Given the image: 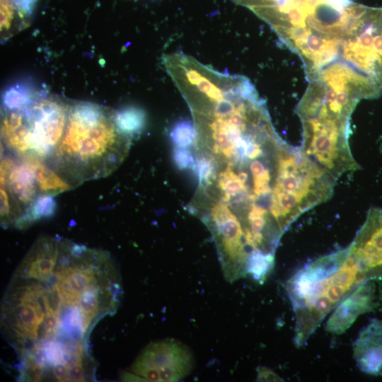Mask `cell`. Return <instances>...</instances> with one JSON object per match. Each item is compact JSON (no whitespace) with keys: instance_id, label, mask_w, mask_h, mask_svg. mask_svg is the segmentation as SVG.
<instances>
[{"instance_id":"6da1fadb","label":"cell","mask_w":382,"mask_h":382,"mask_svg":"<svg viewBox=\"0 0 382 382\" xmlns=\"http://www.w3.org/2000/svg\"><path fill=\"white\" fill-rule=\"evenodd\" d=\"M109 253L59 236L39 237L14 270L1 306L4 338L23 381H92L91 332L121 303Z\"/></svg>"},{"instance_id":"7a4b0ae2","label":"cell","mask_w":382,"mask_h":382,"mask_svg":"<svg viewBox=\"0 0 382 382\" xmlns=\"http://www.w3.org/2000/svg\"><path fill=\"white\" fill-rule=\"evenodd\" d=\"M115 115L108 107L70 100L62 137L45 163L75 186L110 175L132 139L119 128Z\"/></svg>"},{"instance_id":"3957f363","label":"cell","mask_w":382,"mask_h":382,"mask_svg":"<svg viewBox=\"0 0 382 382\" xmlns=\"http://www.w3.org/2000/svg\"><path fill=\"white\" fill-rule=\"evenodd\" d=\"M366 280L348 247L321 256L294 273L285 289L295 316V345L306 344L328 313Z\"/></svg>"},{"instance_id":"277c9868","label":"cell","mask_w":382,"mask_h":382,"mask_svg":"<svg viewBox=\"0 0 382 382\" xmlns=\"http://www.w3.org/2000/svg\"><path fill=\"white\" fill-rule=\"evenodd\" d=\"M69 101L24 86L10 88L2 99L3 145L20 158L46 162L63 134Z\"/></svg>"},{"instance_id":"5b68a950","label":"cell","mask_w":382,"mask_h":382,"mask_svg":"<svg viewBox=\"0 0 382 382\" xmlns=\"http://www.w3.org/2000/svg\"><path fill=\"white\" fill-rule=\"evenodd\" d=\"M194 365L190 348L175 339L149 344L134 359L124 381L175 382L185 378Z\"/></svg>"},{"instance_id":"8992f818","label":"cell","mask_w":382,"mask_h":382,"mask_svg":"<svg viewBox=\"0 0 382 382\" xmlns=\"http://www.w3.org/2000/svg\"><path fill=\"white\" fill-rule=\"evenodd\" d=\"M348 250L367 279L382 277V208L369 210Z\"/></svg>"},{"instance_id":"52a82bcc","label":"cell","mask_w":382,"mask_h":382,"mask_svg":"<svg viewBox=\"0 0 382 382\" xmlns=\"http://www.w3.org/2000/svg\"><path fill=\"white\" fill-rule=\"evenodd\" d=\"M382 305V285L376 279L365 281L345 296L335 308L325 328L332 334L346 331L361 314Z\"/></svg>"},{"instance_id":"ba28073f","label":"cell","mask_w":382,"mask_h":382,"mask_svg":"<svg viewBox=\"0 0 382 382\" xmlns=\"http://www.w3.org/2000/svg\"><path fill=\"white\" fill-rule=\"evenodd\" d=\"M353 356L363 372L375 376L382 373V320L373 319L361 330L353 343Z\"/></svg>"},{"instance_id":"9c48e42d","label":"cell","mask_w":382,"mask_h":382,"mask_svg":"<svg viewBox=\"0 0 382 382\" xmlns=\"http://www.w3.org/2000/svg\"><path fill=\"white\" fill-rule=\"evenodd\" d=\"M37 0H1V42L26 28Z\"/></svg>"},{"instance_id":"30bf717a","label":"cell","mask_w":382,"mask_h":382,"mask_svg":"<svg viewBox=\"0 0 382 382\" xmlns=\"http://www.w3.org/2000/svg\"><path fill=\"white\" fill-rule=\"evenodd\" d=\"M27 159L30 161L33 168L40 195L54 197L76 187L45 162L32 158Z\"/></svg>"},{"instance_id":"8fae6325","label":"cell","mask_w":382,"mask_h":382,"mask_svg":"<svg viewBox=\"0 0 382 382\" xmlns=\"http://www.w3.org/2000/svg\"><path fill=\"white\" fill-rule=\"evenodd\" d=\"M115 117L119 128L132 139L144 127L145 113L138 108L128 107L116 110Z\"/></svg>"},{"instance_id":"7c38bea8","label":"cell","mask_w":382,"mask_h":382,"mask_svg":"<svg viewBox=\"0 0 382 382\" xmlns=\"http://www.w3.org/2000/svg\"><path fill=\"white\" fill-rule=\"evenodd\" d=\"M55 209L56 203L52 196L39 195L26 214L25 228L37 220L52 216Z\"/></svg>"},{"instance_id":"4fadbf2b","label":"cell","mask_w":382,"mask_h":382,"mask_svg":"<svg viewBox=\"0 0 382 382\" xmlns=\"http://www.w3.org/2000/svg\"><path fill=\"white\" fill-rule=\"evenodd\" d=\"M170 137L175 146L187 148L196 140L197 133L194 124L188 120H183L174 125Z\"/></svg>"},{"instance_id":"5bb4252c","label":"cell","mask_w":382,"mask_h":382,"mask_svg":"<svg viewBox=\"0 0 382 382\" xmlns=\"http://www.w3.org/2000/svg\"><path fill=\"white\" fill-rule=\"evenodd\" d=\"M173 160L180 169L190 168L194 164V158L187 148L176 147L173 152Z\"/></svg>"},{"instance_id":"9a60e30c","label":"cell","mask_w":382,"mask_h":382,"mask_svg":"<svg viewBox=\"0 0 382 382\" xmlns=\"http://www.w3.org/2000/svg\"><path fill=\"white\" fill-rule=\"evenodd\" d=\"M197 168L199 180L207 181L213 174L214 165L211 160L202 158L197 161Z\"/></svg>"},{"instance_id":"2e32d148","label":"cell","mask_w":382,"mask_h":382,"mask_svg":"<svg viewBox=\"0 0 382 382\" xmlns=\"http://www.w3.org/2000/svg\"><path fill=\"white\" fill-rule=\"evenodd\" d=\"M257 381H280L282 378L271 369L260 367L257 369Z\"/></svg>"},{"instance_id":"e0dca14e","label":"cell","mask_w":382,"mask_h":382,"mask_svg":"<svg viewBox=\"0 0 382 382\" xmlns=\"http://www.w3.org/2000/svg\"><path fill=\"white\" fill-rule=\"evenodd\" d=\"M371 7L369 8V11H368V13H367L366 21V23H365V26H364V29H365L364 32L366 30V29L368 28L369 25L370 23V13H371V10H370V9H371ZM361 37H362V36H361ZM360 42H361V40H360ZM360 50H361V47H360V45H359V49L358 53H357V54L356 56V58L354 59V64L351 67L349 66L354 71H357V66H358V63H359V56H360Z\"/></svg>"}]
</instances>
